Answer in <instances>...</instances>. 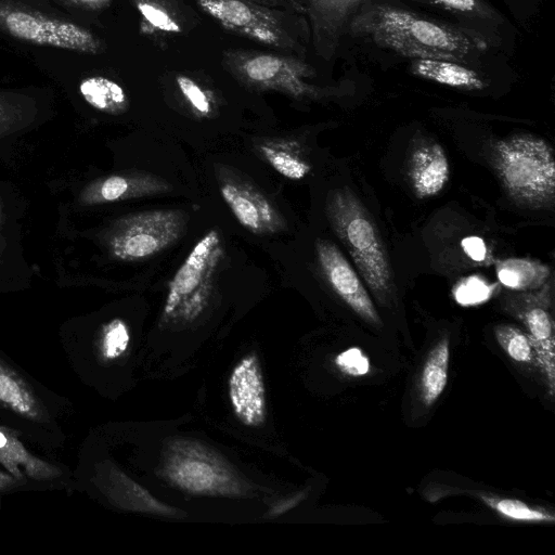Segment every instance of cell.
Returning a JSON list of instances; mask_svg holds the SVG:
<instances>
[{"label": "cell", "mask_w": 555, "mask_h": 555, "mask_svg": "<svg viewBox=\"0 0 555 555\" xmlns=\"http://www.w3.org/2000/svg\"><path fill=\"white\" fill-rule=\"evenodd\" d=\"M13 483V478L0 472V488H7Z\"/></svg>", "instance_id": "38"}, {"label": "cell", "mask_w": 555, "mask_h": 555, "mask_svg": "<svg viewBox=\"0 0 555 555\" xmlns=\"http://www.w3.org/2000/svg\"><path fill=\"white\" fill-rule=\"evenodd\" d=\"M362 0H308L313 38L319 52L331 55L341 30Z\"/></svg>", "instance_id": "17"}, {"label": "cell", "mask_w": 555, "mask_h": 555, "mask_svg": "<svg viewBox=\"0 0 555 555\" xmlns=\"http://www.w3.org/2000/svg\"><path fill=\"white\" fill-rule=\"evenodd\" d=\"M218 189L236 221L248 232L268 235L286 229L283 214L253 182L233 169H215Z\"/></svg>", "instance_id": "8"}, {"label": "cell", "mask_w": 555, "mask_h": 555, "mask_svg": "<svg viewBox=\"0 0 555 555\" xmlns=\"http://www.w3.org/2000/svg\"><path fill=\"white\" fill-rule=\"evenodd\" d=\"M450 340L439 339L427 353L420 374V397L425 406H431L443 393L448 384Z\"/></svg>", "instance_id": "22"}, {"label": "cell", "mask_w": 555, "mask_h": 555, "mask_svg": "<svg viewBox=\"0 0 555 555\" xmlns=\"http://www.w3.org/2000/svg\"><path fill=\"white\" fill-rule=\"evenodd\" d=\"M34 113V105L25 95L0 91V139L25 128Z\"/></svg>", "instance_id": "26"}, {"label": "cell", "mask_w": 555, "mask_h": 555, "mask_svg": "<svg viewBox=\"0 0 555 555\" xmlns=\"http://www.w3.org/2000/svg\"><path fill=\"white\" fill-rule=\"evenodd\" d=\"M189 220V214L182 209H154L122 216L108 227L104 243L114 259L141 261L179 241Z\"/></svg>", "instance_id": "6"}, {"label": "cell", "mask_w": 555, "mask_h": 555, "mask_svg": "<svg viewBox=\"0 0 555 555\" xmlns=\"http://www.w3.org/2000/svg\"><path fill=\"white\" fill-rule=\"evenodd\" d=\"M494 336L514 362L538 371L535 352L525 331L511 324H499L494 327Z\"/></svg>", "instance_id": "27"}, {"label": "cell", "mask_w": 555, "mask_h": 555, "mask_svg": "<svg viewBox=\"0 0 555 555\" xmlns=\"http://www.w3.org/2000/svg\"><path fill=\"white\" fill-rule=\"evenodd\" d=\"M78 91L85 102L99 112L120 115L128 109L129 100L125 89L107 77H86L80 80Z\"/></svg>", "instance_id": "23"}, {"label": "cell", "mask_w": 555, "mask_h": 555, "mask_svg": "<svg viewBox=\"0 0 555 555\" xmlns=\"http://www.w3.org/2000/svg\"><path fill=\"white\" fill-rule=\"evenodd\" d=\"M176 82L181 94L196 115L207 117L211 114V100L207 92L195 80L184 75H178Z\"/></svg>", "instance_id": "31"}, {"label": "cell", "mask_w": 555, "mask_h": 555, "mask_svg": "<svg viewBox=\"0 0 555 555\" xmlns=\"http://www.w3.org/2000/svg\"><path fill=\"white\" fill-rule=\"evenodd\" d=\"M304 498H305V494L301 492V493H297L293 496L276 501L274 504H272V506L268 511V515L272 518L279 517V516L287 513L295 506H297L304 500Z\"/></svg>", "instance_id": "35"}, {"label": "cell", "mask_w": 555, "mask_h": 555, "mask_svg": "<svg viewBox=\"0 0 555 555\" xmlns=\"http://www.w3.org/2000/svg\"><path fill=\"white\" fill-rule=\"evenodd\" d=\"M334 363L341 373L352 377L363 376L371 370L369 358L358 347H351L338 353Z\"/></svg>", "instance_id": "32"}, {"label": "cell", "mask_w": 555, "mask_h": 555, "mask_svg": "<svg viewBox=\"0 0 555 555\" xmlns=\"http://www.w3.org/2000/svg\"><path fill=\"white\" fill-rule=\"evenodd\" d=\"M227 391L231 410L241 424L250 428L264 425L267 390L261 363L255 351L242 356L232 366Z\"/></svg>", "instance_id": "10"}, {"label": "cell", "mask_w": 555, "mask_h": 555, "mask_svg": "<svg viewBox=\"0 0 555 555\" xmlns=\"http://www.w3.org/2000/svg\"><path fill=\"white\" fill-rule=\"evenodd\" d=\"M410 69L420 78L454 89L479 91L486 88L485 80L474 68L456 61L413 60Z\"/></svg>", "instance_id": "18"}, {"label": "cell", "mask_w": 555, "mask_h": 555, "mask_svg": "<svg viewBox=\"0 0 555 555\" xmlns=\"http://www.w3.org/2000/svg\"><path fill=\"white\" fill-rule=\"evenodd\" d=\"M0 463L13 478L22 479L25 470L27 477L35 480H50L60 476L57 467L30 454L23 443L13 435L0 429Z\"/></svg>", "instance_id": "19"}, {"label": "cell", "mask_w": 555, "mask_h": 555, "mask_svg": "<svg viewBox=\"0 0 555 555\" xmlns=\"http://www.w3.org/2000/svg\"><path fill=\"white\" fill-rule=\"evenodd\" d=\"M433 3L459 13H472L478 10V0H429Z\"/></svg>", "instance_id": "34"}, {"label": "cell", "mask_w": 555, "mask_h": 555, "mask_svg": "<svg viewBox=\"0 0 555 555\" xmlns=\"http://www.w3.org/2000/svg\"><path fill=\"white\" fill-rule=\"evenodd\" d=\"M131 333L127 322L120 318H114L106 322L99 336V352L103 360L115 361L122 357L129 349Z\"/></svg>", "instance_id": "28"}, {"label": "cell", "mask_w": 555, "mask_h": 555, "mask_svg": "<svg viewBox=\"0 0 555 555\" xmlns=\"http://www.w3.org/2000/svg\"><path fill=\"white\" fill-rule=\"evenodd\" d=\"M101 487L107 498L122 509L170 518L184 515L183 511L159 501L142 485L115 466L104 470Z\"/></svg>", "instance_id": "15"}, {"label": "cell", "mask_w": 555, "mask_h": 555, "mask_svg": "<svg viewBox=\"0 0 555 555\" xmlns=\"http://www.w3.org/2000/svg\"><path fill=\"white\" fill-rule=\"evenodd\" d=\"M492 160L508 197L518 206L553 209L555 157L550 143L532 133H514L492 146Z\"/></svg>", "instance_id": "2"}, {"label": "cell", "mask_w": 555, "mask_h": 555, "mask_svg": "<svg viewBox=\"0 0 555 555\" xmlns=\"http://www.w3.org/2000/svg\"><path fill=\"white\" fill-rule=\"evenodd\" d=\"M0 28L11 37L35 46L86 54H96L102 49L100 39L76 23L1 3Z\"/></svg>", "instance_id": "7"}, {"label": "cell", "mask_w": 555, "mask_h": 555, "mask_svg": "<svg viewBox=\"0 0 555 555\" xmlns=\"http://www.w3.org/2000/svg\"><path fill=\"white\" fill-rule=\"evenodd\" d=\"M461 247L464 254L475 262H482L488 257L487 244L480 236H465L461 241Z\"/></svg>", "instance_id": "33"}, {"label": "cell", "mask_w": 555, "mask_h": 555, "mask_svg": "<svg viewBox=\"0 0 555 555\" xmlns=\"http://www.w3.org/2000/svg\"><path fill=\"white\" fill-rule=\"evenodd\" d=\"M0 404L27 418L39 420V403L21 377L0 362Z\"/></svg>", "instance_id": "24"}, {"label": "cell", "mask_w": 555, "mask_h": 555, "mask_svg": "<svg viewBox=\"0 0 555 555\" xmlns=\"http://www.w3.org/2000/svg\"><path fill=\"white\" fill-rule=\"evenodd\" d=\"M160 476L193 495L241 498L249 487L215 450L190 438L175 437L162 449Z\"/></svg>", "instance_id": "4"}, {"label": "cell", "mask_w": 555, "mask_h": 555, "mask_svg": "<svg viewBox=\"0 0 555 555\" xmlns=\"http://www.w3.org/2000/svg\"><path fill=\"white\" fill-rule=\"evenodd\" d=\"M409 179L417 198L439 194L450 179V163L444 149L430 141L417 144L410 155Z\"/></svg>", "instance_id": "16"}, {"label": "cell", "mask_w": 555, "mask_h": 555, "mask_svg": "<svg viewBox=\"0 0 555 555\" xmlns=\"http://www.w3.org/2000/svg\"><path fill=\"white\" fill-rule=\"evenodd\" d=\"M499 282L512 291H537L541 288L551 276L548 266L530 259L512 257L499 260L495 264Z\"/></svg>", "instance_id": "21"}, {"label": "cell", "mask_w": 555, "mask_h": 555, "mask_svg": "<svg viewBox=\"0 0 555 555\" xmlns=\"http://www.w3.org/2000/svg\"><path fill=\"white\" fill-rule=\"evenodd\" d=\"M354 35L412 60L437 59L466 64L487 49L476 33L429 20L388 4L372 5L351 22Z\"/></svg>", "instance_id": "1"}, {"label": "cell", "mask_w": 555, "mask_h": 555, "mask_svg": "<svg viewBox=\"0 0 555 555\" xmlns=\"http://www.w3.org/2000/svg\"><path fill=\"white\" fill-rule=\"evenodd\" d=\"M318 263L333 291L364 321L380 326L382 320L358 273L333 242L314 243Z\"/></svg>", "instance_id": "11"}, {"label": "cell", "mask_w": 555, "mask_h": 555, "mask_svg": "<svg viewBox=\"0 0 555 555\" xmlns=\"http://www.w3.org/2000/svg\"><path fill=\"white\" fill-rule=\"evenodd\" d=\"M5 224V203L3 197L0 195V251L3 247V231Z\"/></svg>", "instance_id": "37"}, {"label": "cell", "mask_w": 555, "mask_h": 555, "mask_svg": "<svg viewBox=\"0 0 555 555\" xmlns=\"http://www.w3.org/2000/svg\"><path fill=\"white\" fill-rule=\"evenodd\" d=\"M326 216L348 249L365 283L383 304L393 295V279L380 235L369 211L348 190L336 189L326 198Z\"/></svg>", "instance_id": "3"}, {"label": "cell", "mask_w": 555, "mask_h": 555, "mask_svg": "<svg viewBox=\"0 0 555 555\" xmlns=\"http://www.w3.org/2000/svg\"><path fill=\"white\" fill-rule=\"evenodd\" d=\"M70 3H74L76 5L91 9V10H99L107 7L113 0H67Z\"/></svg>", "instance_id": "36"}, {"label": "cell", "mask_w": 555, "mask_h": 555, "mask_svg": "<svg viewBox=\"0 0 555 555\" xmlns=\"http://www.w3.org/2000/svg\"><path fill=\"white\" fill-rule=\"evenodd\" d=\"M545 285V284H544ZM524 292L512 297L506 309L525 326L530 338L540 373L550 398L555 395V323L551 312L548 289Z\"/></svg>", "instance_id": "9"}, {"label": "cell", "mask_w": 555, "mask_h": 555, "mask_svg": "<svg viewBox=\"0 0 555 555\" xmlns=\"http://www.w3.org/2000/svg\"><path fill=\"white\" fill-rule=\"evenodd\" d=\"M477 496L500 516L512 521L530 524H553L555 521V516L552 512L543 507L531 506L517 499L502 498L481 492H478Z\"/></svg>", "instance_id": "25"}, {"label": "cell", "mask_w": 555, "mask_h": 555, "mask_svg": "<svg viewBox=\"0 0 555 555\" xmlns=\"http://www.w3.org/2000/svg\"><path fill=\"white\" fill-rule=\"evenodd\" d=\"M261 157L281 176L289 180L306 178L312 167L297 141L264 139L257 143Z\"/></svg>", "instance_id": "20"}, {"label": "cell", "mask_w": 555, "mask_h": 555, "mask_svg": "<svg viewBox=\"0 0 555 555\" xmlns=\"http://www.w3.org/2000/svg\"><path fill=\"white\" fill-rule=\"evenodd\" d=\"M201 9L224 28L268 46H281L284 33L266 11L242 0H197Z\"/></svg>", "instance_id": "13"}, {"label": "cell", "mask_w": 555, "mask_h": 555, "mask_svg": "<svg viewBox=\"0 0 555 555\" xmlns=\"http://www.w3.org/2000/svg\"><path fill=\"white\" fill-rule=\"evenodd\" d=\"M172 185L155 175L144 171L112 173L87 183L78 195L83 206L111 204L131 198L168 193Z\"/></svg>", "instance_id": "14"}, {"label": "cell", "mask_w": 555, "mask_h": 555, "mask_svg": "<svg viewBox=\"0 0 555 555\" xmlns=\"http://www.w3.org/2000/svg\"><path fill=\"white\" fill-rule=\"evenodd\" d=\"M494 287L481 275L472 274L454 285L452 295L459 305L472 307L488 301L494 293Z\"/></svg>", "instance_id": "29"}, {"label": "cell", "mask_w": 555, "mask_h": 555, "mask_svg": "<svg viewBox=\"0 0 555 555\" xmlns=\"http://www.w3.org/2000/svg\"><path fill=\"white\" fill-rule=\"evenodd\" d=\"M223 257L221 233L217 229L208 230L169 281L160 314L162 325H188L203 315L210 302Z\"/></svg>", "instance_id": "5"}, {"label": "cell", "mask_w": 555, "mask_h": 555, "mask_svg": "<svg viewBox=\"0 0 555 555\" xmlns=\"http://www.w3.org/2000/svg\"><path fill=\"white\" fill-rule=\"evenodd\" d=\"M137 10L142 18L154 29L167 34L181 33V25L162 5L147 0L137 2Z\"/></svg>", "instance_id": "30"}, {"label": "cell", "mask_w": 555, "mask_h": 555, "mask_svg": "<svg viewBox=\"0 0 555 555\" xmlns=\"http://www.w3.org/2000/svg\"><path fill=\"white\" fill-rule=\"evenodd\" d=\"M241 75L253 86L284 92L295 98L310 96L313 86L306 82L311 70L301 62L270 53H258L242 60Z\"/></svg>", "instance_id": "12"}]
</instances>
